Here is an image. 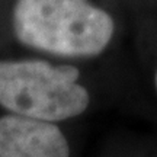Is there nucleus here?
Here are the masks:
<instances>
[{
	"label": "nucleus",
	"mask_w": 157,
	"mask_h": 157,
	"mask_svg": "<svg viewBox=\"0 0 157 157\" xmlns=\"http://www.w3.org/2000/svg\"><path fill=\"white\" fill-rule=\"evenodd\" d=\"M12 25L22 44L64 57L101 54L115 31L112 16L89 0H17Z\"/></svg>",
	"instance_id": "f257e3e1"
},
{
	"label": "nucleus",
	"mask_w": 157,
	"mask_h": 157,
	"mask_svg": "<svg viewBox=\"0 0 157 157\" xmlns=\"http://www.w3.org/2000/svg\"><path fill=\"white\" fill-rule=\"evenodd\" d=\"M154 83H156V89H157V71H156V77H154Z\"/></svg>",
	"instance_id": "20e7f679"
},
{
	"label": "nucleus",
	"mask_w": 157,
	"mask_h": 157,
	"mask_svg": "<svg viewBox=\"0 0 157 157\" xmlns=\"http://www.w3.org/2000/svg\"><path fill=\"white\" fill-rule=\"evenodd\" d=\"M0 157H70L57 125L17 115L0 118Z\"/></svg>",
	"instance_id": "7ed1b4c3"
},
{
	"label": "nucleus",
	"mask_w": 157,
	"mask_h": 157,
	"mask_svg": "<svg viewBox=\"0 0 157 157\" xmlns=\"http://www.w3.org/2000/svg\"><path fill=\"white\" fill-rule=\"evenodd\" d=\"M74 66H52L44 60L0 61V105L13 115L57 122L83 113L89 92L77 83Z\"/></svg>",
	"instance_id": "f03ea898"
}]
</instances>
